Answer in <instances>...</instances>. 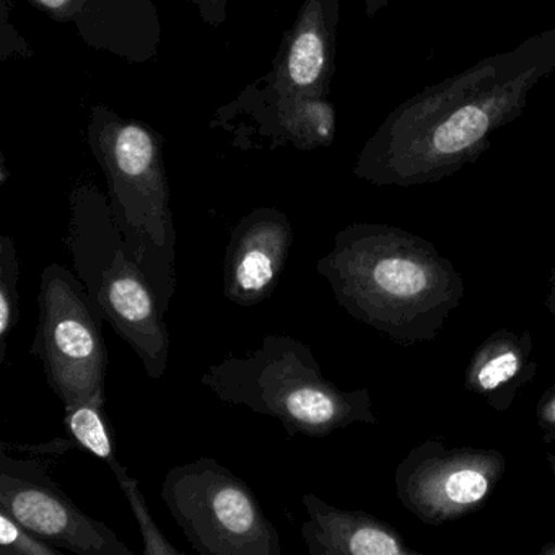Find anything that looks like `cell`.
Returning <instances> with one entry per match:
<instances>
[{
    "instance_id": "1",
    "label": "cell",
    "mask_w": 555,
    "mask_h": 555,
    "mask_svg": "<svg viewBox=\"0 0 555 555\" xmlns=\"http://www.w3.org/2000/svg\"><path fill=\"white\" fill-rule=\"evenodd\" d=\"M555 73V24L396 106L360 152L353 173L373 184L435 183L479 160L499 129L528 108Z\"/></svg>"
},
{
    "instance_id": "2",
    "label": "cell",
    "mask_w": 555,
    "mask_h": 555,
    "mask_svg": "<svg viewBox=\"0 0 555 555\" xmlns=\"http://www.w3.org/2000/svg\"><path fill=\"white\" fill-rule=\"evenodd\" d=\"M89 142L126 246L167 313L177 288V232L160 138L149 126L99 105L90 115Z\"/></svg>"
},
{
    "instance_id": "3",
    "label": "cell",
    "mask_w": 555,
    "mask_h": 555,
    "mask_svg": "<svg viewBox=\"0 0 555 555\" xmlns=\"http://www.w3.org/2000/svg\"><path fill=\"white\" fill-rule=\"evenodd\" d=\"M67 248L96 317L131 346L151 378H162L170 363L165 311L95 186L80 184L70 196Z\"/></svg>"
},
{
    "instance_id": "4",
    "label": "cell",
    "mask_w": 555,
    "mask_h": 555,
    "mask_svg": "<svg viewBox=\"0 0 555 555\" xmlns=\"http://www.w3.org/2000/svg\"><path fill=\"white\" fill-rule=\"evenodd\" d=\"M201 383L227 404L278 418L288 438L326 437L370 418L365 392L340 391L324 378L311 347L287 334H268L249 356L227 357Z\"/></svg>"
},
{
    "instance_id": "5",
    "label": "cell",
    "mask_w": 555,
    "mask_h": 555,
    "mask_svg": "<svg viewBox=\"0 0 555 555\" xmlns=\"http://www.w3.org/2000/svg\"><path fill=\"white\" fill-rule=\"evenodd\" d=\"M411 248L398 230L350 225L337 233L333 251L317 268L352 317L386 327L437 292V271Z\"/></svg>"
},
{
    "instance_id": "6",
    "label": "cell",
    "mask_w": 555,
    "mask_h": 555,
    "mask_svg": "<svg viewBox=\"0 0 555 555\" xmlns=\"http://www.w3.org/2000/svg\"><path fill=\"white\" fill-rule=\"evenodd\" d=\"M162 500L201 555H281V535L251 487L212 457L171 467Z\"/></svg>"
},
{
    "instance_id": "7",
    "label": "cell",
    "mask_w": 555,
    "mask_h": 555,
    "mask_svg": "<svg viewBox=\"0 0 555 555\" xmlns=\"http://www.w3.org/2000/svg\"><path fill=\"white\" fill-rule=\"evenodd\" d=\"M38 308L30 353L43 363L48 386L64 409L79 404L105 408L108 347L102 321L77 274L56 262L47 266Z\"/></svg>"
},
{
    "instance_id": "8",
    "label": "cell",
    "mask_w": 555,
    "mask_h": 555,
    "mask_svg": "<svg viewBox=\"0 0 555 555\" xmlns=\"http://www.w3.org/2000/svg\"><path fill=\"white\" fill-rule=\"evenodd\" d=\"M0 508L35 534L76 555H134L105 522L83 513L40 460L0 451Z\"/></svg>"
},
{
    "instance_id": "9",
    "label": "cell",
    "mask_w": 555,
    "mask_h": 555,
    "mask_svg": "<svg viewBox=\"0 0 555 555\" xmlns=\"http://www.w3.org/2000/svg\"><path fill=\"white\" fill-rule=\"evenodd\" d=\"M294 243L291 220L279 209L259 207L232 232L223 261V295L242 308L268 300L284 274Z\"/></svg>"
},
{
    "instance_id": "10",
    "label": "cell",
    "mask_w": 555,
    "mask_h": 555,
    "mask_svg": "<svg viewBox=\"0 0 555 555\" xmlns=\"http://www.w3.org/2000/svg\"><path fill=\"white\" fill-rule=\"evenodd\" d=\"M339 21L340 0H305L266 79V99L330 95Z\"/></svg>"
},
{
    "instance_id": "11",
    "label": "cell",
    "mask_w": 555,
    "mask_h": 555,
    "mask_svg": "<svg viewBox=\"0 0 555 555\" xmlns=\"http://www.w3.org/2000/svg\"><path fill=\"white\" fill-rule=\"evenodd\" d=\"M38 11L73 24L96 50L131 61L154 56L160 40L157 9L151 0H27Z\"/></svg>"
},
{
    "instance_id": "12",
    "label": "cell",
    "mask_w": 555,
    "mask_h": 555,
    "mask_svg": "<svg viewBox=\"0 0 555 555\" xmlns=\"http://www.w3.org/2000/svg\"><path fill=\"white\" fill-rule=\"evenodd\" d=\"M308 518L301 538L311 555H399L401 541L382 522L360 512L334 508L314 493L301 499Z\"/></svg>"
},
{
    "instance_id": "13",
    "label": "cell",
    "mask_w": 555,
    "mask_h": 555,
    "mask_svg": "<svg viewBox=\"0 0 555 555\" xmlns=\"http://www.w3.org/2000/svg\"><path fill=\"white\" fill-rule=\"evenodd\" d=\"M272 112L275 135L300 149L330 147L336 138V108L327 96L266 99Z\"/></svg>"
},
{
    "instance_id": "14",
    "label": "cell",
    "mask_w": 555,
    "mask_h": 555,
    "mask_svg": "<svg viewBox=\"0 0 555 555\" xmlns=\"http://www.w3.org/2000/svg\"><path fill=\"white\" fill-rule=\"evenodd\" d=\"M487 467L460 460L427 470L418 480L417 496L435 512H457L482 502L489 493Z\"/></svg>"
},
{
    "instance_id": "15",
    "label": "cell",
    "mask_w": 555,
    "mask_h": 555,
    "mask_svg": "<svg viewBox=\"0 0 555 555\" xmlns=\"http://www.w3.org/2000/svg\"><path fill=\"white\" fill-rule=\"evenodd\" d=\"M103 409L105 408L95 404H79L64 409V427L80 448L112 466L118 461V454Z\"/></svg>"
},
{
    "instance_id": "16",
    "label": "cell",
    "mask_w": 555,
    "mask_h": 555,
    "mask_svg": "<svg viewBox=\"0 0 555 555\" xmlns=\"http://www.w3.org/2000/svg\"><path fill=\"white\" fill-rule=\"evenodd\" d=\"M17 246L11 236L0 238V365L4 363L8 339L18 323Z\"/></svg>"
},
{
    "instance_id": "17",
    "label": "cell",
    "mask_w": 555,
    "mask_h": 555,
    "mask_svg": "<svg viewBox=\"0 0 555 555\" xmlns=\"http://www.w3.org/2000/svg\"><path fill=\"white\" fill-rule=\"evenodd\" d=\"M109 467H112L113 473H115L119 487H121L122 492H125L129 506H131L132 513H134L142 541H144V554L181 555V551H178V548L162 534L160 528H158L157 522L152 518L147 500H145L144 492H142L141 486H139V480L135 479V477L129 476L128 467L122 466L119 460L115 461Z\"/></svg>"
},
{
    "instance_id": "18",
    "label": "cell",
    "mask_w": 555,
    "mask_h": 555,
    "mask_svg": "<svg viewBox=\"0 0 555 555\" xmlns=\"http://www.w3.org/2000/svg\"><path fill=\"white\" fill-rule=\"evenodd\" d=\"M0 554L2 555H63V548L44 541L25 528L14 516L0 508Z\"/></svg>"
},
{
    "instance_id": "19",
    "label": "cell",
    "mask_w": 555,
    "mask_h": 555,
    "mask_svg": "<svg viewBox=\"0 0 555 555\" xmlns=\"http://www.w3.org/2000/svg\"><path fill=\"white\" fill-rule=\"evenodd\" d=\"M519 359L512 350H500L486 360L477 370V385L482 389H495L516 375Z\"/></svg>"
},
{
    "instance_id": "20",
    "label": "cell",
    "mask_w": 555,
    "mask_h": 555,
    "mask_svg": "<svg viewBox=\"0 0 555 555\" xmlns=\"http://www.w3.org/2000/svg\"><path fill=\"white\" fill-rule=\"evenodd\" d=\"M391 0H365V15L375 18L383 9L388 8Z\"/></svg>"
},
{
    "instance_id": "21",
    "label": "cell",
    "mask_w": 555,
    "mask_h": 555,
    "mask_svg": "<svg viewBox=\"0 0 555 555\" xmlns=\"http://www.w3.org/2000/svg\"><path fill=\"white\" fill-rule=\"evenodd\" d=\"M552 414H554V418H555V402H554V408H552Z\"/></svg>"
}]
</instances>
